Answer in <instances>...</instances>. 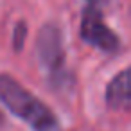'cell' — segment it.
I'll use <instances>...</instances> for the list:
<instances>
[{
  "instance_id": "obj_2",
  "label": "cell",
  "mask_w": 131,
  "mask_h": 131,
  "mask_svg": "<svg viewBox=\"0 0 131 131\" xmlns=\"http://www.w3.org/2000/svg\"><path fill=\"white\" fill-rule=\"evenodd\" d=\"M36 56L45 72L56 79H63L65 72V47H63V32L58 24H45L36 36Z\"/></svg>"
},
{
  "instance_id": "obj_6",
  "label": "cell",
  "mask_w": 131,
  "mask_h": 131,
  "mask_svg": "<svg viewBox=\"0 0 131 131\" xmlns=\"http://www.w3.org/2000/svg\"><path fill=\"white\" fill-rule=\"evenodd\" d=\"M4 124V115H2V111H0V126Z\"/></svg>"
},
{
  "instance_id": "obj_7",
  "label": "cell",
  "mask_w": 131,
  "mask_h": 131,
  "mask_svg": "<svg viewBox=\"0 0 131 131\" xmlns=\"http://www.w3.org/2000/svg\"><path fill=\"white\" fill-rule=\"evenodd\" d=\"M90 2H102V0H90Z\"/></svg>"
},
{
  "instance_id": "obj_3",
  "label": "cell",
  "mask_w": 131,
  "mask_h": 131,
  "mask_svg": "<svg viewBox=\"0 0 131 131\" xmlns=\"http://www.w3.org/2000/svg\"><path fill=\"white\" fill-rule=\"evenodd\" d=\"M81 38L92 47L102 52H113L120 47L118 36L104 24L101 11L95 7H86L81 18Z\"/></svg>"
},
{
  "instance_id": "obj_1",
  "label": "cell",
  "mask_w": 131,
  "mask_h": 131,
  "mask_svg": "<svg viewBox=\"0 0 131 131\" xmlns=\"http://www.w3.org/2000/svg\"><path fill=\"white\" fill-rule=\"evenodd\" d=\"M0 101L32 131H61L54 111L9 74H0Z\"/></svg>"
},
{
  "instance_id": "obj_5",
  "label": "cell",
  "mask_w": 131,
  "mask_h": 131,
  "mask_svg": "<svg viewBox=\"0 0 131 131\" xmlns=\"http://www.w3.org/2000/svg\"><path fill=\"white\" fill-rule=\"evenodd\" d=\"M25 36H27V25L25 22H18L16 27H15V32H13V45H15V50H22L24 43H25Z\"/></svg>"
},
{
  "instance_id": "obj_4",
  "label": "cell",
  "mask_w": 131,
  "mask_h": 131,
  "mask_svg": "<svg viewBox=\"0 0 131 131\" xmlns=\"http://www.w3.org/2000/svg\"><path fill=\"white\" fill-rule=\"evenodd\" d=\"M104 101L113 110L131 108V67L120 70L106 86Z\"/></svg>"
}]
</instances>
